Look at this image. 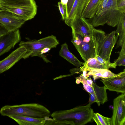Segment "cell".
<instances>
[{
    "label": "cell",
    "instance_id": "6da1fadb",
    "mask_svg": "<svg viewBox=\"0 0 125 125\" xmlns=\"http://www.w3.org/2000/svg\"><path fill=\"white\" fill-rule=\"evenodd\" d=\"M94 113L88 104L70 109L56 111L51 116L57 125H84L92 121Z\"/></svg>",
    "mask_w": 125,
    "mask_h": 125
},
{
    "label": "cell",
    "instance_id": "7a4b0ae2",
    "mask_svg": "<svg viewBox=\"0 0 125 125\" xmlns=\"http://www.w3.org/2000/svg\"><path fill=\"white\" fill-rule=\"evenodd\" d=\"M3 116L20 115L36 118H45L51 115L50 111L46 107L38 103H30L14 105H5L0 110Z\"/></svg>",
    "mask_w": 125,
    "mask_h": 125
},
{
    "label": "cell",
    "instance_id": "3957f363",
    "mask_svg": "<svg viewBox=\"0 0 125 125\" xmlns=\"http://www.w3.org/2000/svg\"><path fill=\"white\" fill-rule=\"evenodd\" d=\"M59 43L56 36L51 35L37 40L21 41L19 45L24 47L26 50V52L23 58L25 59L29 57H39L40 52L43 48L46 47L51 49L55 48Z\"/></svg>",
    "mask_w": 125,
    "mask_h": 125
},
{
    "label": "cell",
    "instance_id": "277c9868",
    "mask_svg": "<svg viewBox=\"0 0 125 125\" xmlns=\"http://www.w3.org/2000/svg\"><path fill=\"white\" fill-rule=\"evenodd\" d=\"M0 5L5 10L21 17L26 21L33 18L37 13V6L34 0H23L13 4Z\"/></svg>",
    "mask_w": 125,
    "mask_h": 125
},
{
    "label": "cell",
    "instance_id": "5b68a950",
    "mask_svg": "<svg viewBox=\"0 0 125 125\" xmlns=\"http://www.w3.org/2000/svg\"><path fill=\"white\" fill-rule=\"evenodd\" d=\"M110 125H125V94H122L113 100Z\"/></svg>",
    "mask_w": 125,
    "mask_h": 125
},
{
    "label": "cell",
    "instance_id": "8992f818",
    "mask_svg": "<svg viewBox=\"0 0 125 125\" xmlns=\"http://www.w3.org/2000/svg\"><path fill=\"white\" fill-rule=\"evenodd\" d=\"M25 21L21 17L9 11L0 12V23L9 32L18 29Z\"/></svg>",
    "mask_w": 125,
    "mask_h": 125
},
{
    "label": "cell",
    "instance_id": "52a82bcc",
    "mask_svg": "<svg viewBox=\"0 0 125 125\" xmlns=\"http://www.w3.org/2000/svg\"><path fill=\"white\" fill-rule=\"evenodd\" d=\"M21 39L19 29L9 32L0 37V56L13 48Z\"/></svg>",
    "mask_w": 125,
    "mask_h": 125
},
{
    "label": "cell",
    "instance_id": "ba28073f",
    "mask_svg": "<svg viewBox=\"0 0 125 125\" xmlns=\"http://www.w3.org/2000/svg\"><path fill=\"white\" fill-rule=\"evenodd\" d=\"M107 90L125 94V69L114 77L101 78Z\"/></svg>",
    "mask_w": 125,
    "mask_h": 125
},
{
    "label": "cell",
    "instance_id": "9c48e42d",
    "mask_svg": "<svg viewBox=\"0 0 125 125\" xmlns=\"http://www.w3.org/2000/svg\"><path fill=\"white\" fill-rule=\"evenodd\" d=\"M27 51L23 46H20L8 56L0 61V74L7 70L23 58Z\"/></svg>",
    "mask_w": 125,
    "mask_h": 125
},
{
    "label": "cell",
    "instance_id": "30bf717a",
    "mask_svg": "<svg viewBox=\"0 0 125 125\" xmlns=\"http://www.w3.org/2000/svg\"><path fill=\"white\" fill-rule=\"evenodd\" d=\"M118 37L115 31L106 35L103 41L98 55L105 61H110V56L113 49L117 42Z\"/></svg>",
    "mask_w": 125,
    "mask_h": 125
},
{
    "label": "cell",
    "instance_id": "8fae6325",
    "mask_svg": "<svg viewBox=\"0 0 125 125\" xmlns=\"http://www.w3.org/2000/svg\"><path fill=\"white\" fill-rule=\"evenodd\" d=\"M93 91L89 93V97L88 104L91 105L96 102L98 106L101 104H103L108 101L107 89L104 85L99 86L95 83L93 85Z\"/></svg>",
    "mask_w": 125,
    "mask_h": 125
},
{
    "label": "cell",
    "instance_id": "7c38bea8",
    "mask_svg": "<svg viewBox=\"0 0 125 125\" xmlns=\"http://www.w3.org/2000/svg\"><path fill=\"white\" fill-rule=\"evenodd\" d=\"M106 7L109 14L106 24L109 26L115 27L117 26L121 13L118 8L117 0H109Z\"/></svg>",
    "mask_w": 125,
    "mask_h": 125
},
{
    "label": "cell",
    "instance_id": "4fadbf2b",
    "mask_svg": "<svg viewBox=\"0 0 125 125\" xmlns=\"http://www.w3.org/2000/svg\"><path fill=\"white\" fill-rule=\"evenodd\" d=\"M90 0H75L65 23L70 27L71 22L76 16L81 17L82 13Z\"/></svg>",
    "mask_w": 125,
    "mask_h": 125
},
{
    "label": "cell",
    "instance_id": "5bb4252c",
    "mask_svg": "<svg viewBox=\"0 0 125 125\" xmlns=\"http://www.w3.org/2000/svg\"><path fill=\"white\" fill-rule=\"evenodd\" d=\"M8 117L20 125H44L45 122L44 118H36L22 115H10Z\"/></svg>",
    "mask_w": 125,
    "mask_h": 125
},
{
    "label": "cell",
    "instance_id": "9a60e30c",
    "mask_svg": "<svg viewBox=\"0 0 125 125\" xmlns=\"http://www.w3.org/2000/svg\"><path fill=\"white\" fill-rule=\"evenodd\" d=\"M82 67L87 72H88L86 74L87 77L92 75L94 80L99 78H107L112 77L117 74L112 72L108 69L93 68L85 67L83 66Z\"/></svg>",
    "mask_w": 125,
    "mask_h": 125
},
{
    "label": "cell",
    "instance_id": "2e32d148",
    "mask_svg": "<svg viewBox=\"0 0 125 125\" xmlns=\"http://www.w3.org/2000/svg\"><path fill=\"white\" fill-rule=\"evenodd\" d=\"M59 55L74 66L77 67H82L85 63L80 61L69 51L68 46L66 42L61 45L59 52Z\"/></svg>",
    "mask_w": 125,
    "mask_h": 125
},
{
    "label": "cell",
    "instance_id": "e0dca14e",
    "mask_svg": "<svg viewBox=\"0 0 125 125\" xmlns=\"http://www.w3.org/2000/svg\"><path fill=\"white\" fill-rule=\"evenodd\" d=\"M115 31L116 35L119 39L117 43L116 48L121 47L125 43V12L121 13Z\"/></svg>",
    "mask_w": 125,
    "mask_h": 125
},
{
    "label": "cell",
    "instance_id": "ac0fdd59",
    "mask_svg": "<svg viewBox=\"0 0 125 125\" xmlns=\"http://www.w3.org/2000/svg\"><path fill=\"white\" fill-rule=\"evenodd\" d=\"M100 0H90L83 11L81 17L91 19L96 14L97 12Z\"/></svg>",
    "mask_w": 125,
    "mask_h": 125
},
{
    "label": "cell",
    "instance_id": "d6986e66",
    "mask_svg": "<svg viewBox=\"0 0 125 125\" xmlns=\"http://www.w3.org/2000/svg\"><path fill=\"white\" fill-rule=\"evenodd\" d=\"M93 119L97 125H110L111 118L104 116L98 113H94Z\"/></svg>",
    "mask_w": 125,
    "mask_h": 125
},
{
    "label": "cell",
    "instance_id": "ffe728a7",
    "mask_svg": "<svg viewBox=\"0 0 125 125\" xmlns=\"http://www.w3.org/2000/svg\"><path fill=\"white\" fill-rule=\"evenodd\" d=\"M83 66L84 67L95 69H108L106 67L100 62L95 57L89 58Z\"/></svg>",
    "mask_w": 125,
    "mask_h": 125
},
{
    "label": "cell",
    "instance_id": "44dd1931",
    "mask_svg": "<svg viewBox=\"0 0 125 125\" xmlns=\"http://www.w3.org/2000/svg\"><path fill=\"white\" fill-rule=\"evenodd\" d=\"M76 82L77 84H79L80 83H82L83 84L84 88L86 92L89 93H91L93 92V85L91 86L88 84L86 82L85 79L81 75L76 77Z\"/></svg>",
    "mask_w": 125,
    "mask_h": 125
},
{
    "label": "cell",
    "instance_id": "7402d4cb",
    "mask_svg": "<svg viewBox=\"0 0 125 125\" xmlns=\"http://www.w3.org/2000/svg\"><path fill=\"white\" fill-rule=\"evenodd\" d=\"M109 0H102L99 5L98 10L95 15H98L101 13L106 7Z\"/></svg>",
    "mask_w": 125,
    "mask_h": 125
},
{
    "label": "cell",
    "instance_id": "603a6c76",
    "mask_svg": "<svg viewBox=\"0 0 125 125\" xmlns=\"http://www.w3.org/2000/svg\"><path fill=\"white\" fill-rule=\"evenodd\" d=\"M75 0H68L66 10L65 13V18L64 20L67 18Z\"/></svg>",
    "mask_w": 125,
    "mask_h": 125
},
{
    "label": "cell",
    "instance_id": "cb8c5ba5",
    "mask_svg": "<svg viewBox=\"0 0 125 125\" xmlns=\"http://www.w3.org/2000/svg\"><path fill=\"white\" fill-rule=\"evenodd\" d=\"M115 62L117 66L125 65V55H119L118 58Z\"/></svg>",
    "mask_w": 125,
    "mask_h": 125
},
{
    "label": "cell",
    "instance_id": "d4e9b609",
    "mask_svg": "<svg viewBox=\"0 0 125 125\" xmlns=\"http://www.w3.org/2000/svg\"><path fill=\"white\" fill-rule=\"evenodd\" d=\"M117 6L121 13L125 12V0H117Z\"/></svg>",
    "mask_w": 125,
    "mask_h": 125
},
{
    "label": "cell",
    "instance_id": "484cf974",
    "mask_svg": "<svg viewBox=\"0 0 125 125\" xmlns=\"http://www.w3.org/2000/svg\"><path fill=\"white\" fill-rule=\"evenodd\" d=\"M23 0H0V4L4 5H10L17 3Z\"/></svg>",
    "mask_w": 125,
    "mask_h": 125
},
{
    "label": "cell",
    "instance_id": "4316f807",
    "mask_svg": "<svg viewBox=\"0 0 125 125\" xmlns=\"http://www.w3.org/2000/svg\"><path fill=\"white\" fill-rule=\"evenodd\" d=\"M58 7L59 10L61 14L62 20H64L65 18V11L64 7L61 2L58 3Z\"/></svg>",
    "mask_w": 125,
    "mask_h": 125
},
{
    "label": "cell",
    "instance_id": "83f0119b",
    "mask_svg": "<svg viewBox=\"0 0 125 125\" xmlns=\"http://www.w3.org/2000/svg\"><path fill=\"white\" fill-rule=\"evenodd\" d=\"M9 32L0 23V37Z\"/></svg>",
    "mask_w": 125,
    "mask_h": 125
},
{
    "label": "cell",
    "instance_id": "f1b7e54d",
    "mask_svg": "<svg viewBox=\"0 0 125 125\" xmlns=\"http://www.w3.org/2000/svg\"><path fill=\"white\" fill-rule=\"evenodd\" d=\"M68 1V0H61L60 2L63 5L64 7L65 13L66 10L67 6Z\"/></svg>",
    "mask_w": 125,
    "mask_h": 125
},
{
    "label": "cell",
    "instance_id": "f546056e",
    "mask_svg": "<svg viewBox=\"0 0 125 125\" xmlns=\"http://www.w3.org/2000/svg\"><path fill=\"white\" fill-rule=\"evenodd\" d=\"M121 47V49L119 53V55H125V43Z\"/></svg>",
    "mask_w": 125,
    "mask_h": 125
},
{
    "label": "cell",
    "instance_id": "4dcf8cb0",
    "mask_svg": "<svg viewBox=\"0 0 125 125\" xmlns=\"http://www.w3.org/2000/svg\"><path fill=\"white\" fill-rule=\"evenodd\" d=\"M5 10L3 9L0 5V12Z\"/></svg>",
    "mask_w": 125,
    "mask_h": 125
},
{
    "label": "cell",
    "instance_id": "1f68e13d",
    "mask_svg": "<svg viewBox=\"0 0 125 125\" xmlns=\"http://www.w3.org/2000/svg\"></svg>",
    "mask_w": 125,
    "mask_h": 125
}]
</instances>
